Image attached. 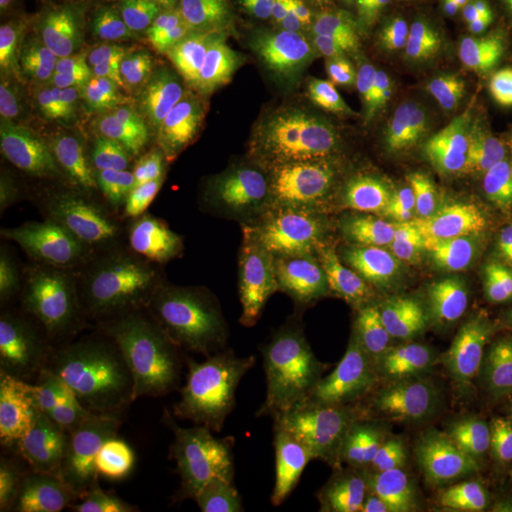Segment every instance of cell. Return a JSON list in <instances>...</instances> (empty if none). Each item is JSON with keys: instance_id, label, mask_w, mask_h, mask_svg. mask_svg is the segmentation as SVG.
Listing matches in <instances>:
<instances>
[{"instance_id": "30", "label": "cell", "mask_w": 512, "mask_h": 512, "mask_svg": "<svg viewBox=\"0 0 512 512\" xmlns=\"http://www.w3.org/2000/svg\"><path fill=\"white\" fill-rule=\"evenodd\" d=\"M40 397V380L29 359L12 344L0 353V425H10Z\"/></svg>"}, {"instance_id": "25", "label": "cell", "mask_w": 512, "mask_h": 512, "mask_svg": "<svg viewBox=\"0 0 512 512\" xmlns=\"http://www.w3.org/2000/svg\"><path fill=\"white\" fill-rule=\"evenodd\" d=\"M370 42L366 38L361 23L355 16L351 18L325 19L319 29L311 35L304 50L296 55L293 69L296 80H304L313 73L327 69L330 65L357 54Z\"/></svg>"}, {"instance_id": "1", "label": "cell", "mask_w": 512, "mask_h": 512, "mask_svg": "<svg viewBox=\"0 0 512 512\" xmlns=\"http://www.w3.org/2000/svg\"><path fill=\"white\" fill-rule=\"evenodd\" d=\"M95 439L128 452L188 503L238 492L245 456L215 416L150 376L92 384L73 403Z\"/></svg>"}, {"instance_id": "32", "label": "cell", "mask_w": 512, "mask_h": 512, "mask_svg": "<svg viewBox=\"0 0 512 512\" xmlns=\"http://www.w3.org/2000/svg\"><path fill=\"white\" fill-rule=\"evenodd\" d=\"M245 118H230L217 126L200 128L190 133H184L183 143L186 152L192 154H209L222 162L232 165L239 175L253 177L249 164L243 156V150L239 145V131Z\"/></svg>"}, {"instance_id": "27", "label": "cell", "mask_w": 512, "mask_h": 512, "mask_svg": "<svg viewBox=\"0 0 512 512\" xmlns=\"http://www.w3.org/2000/svg\"><path fill=\"white\" fill-rule=\"evenodd\" d=\"M162 190L171 209L184 222H209L228 217V213L211 198L186 150L181 160L162 177Z\"/></svg>"}, {"instance_id": "2", "label": "cell", "mask_w": 512, "mask_h": 512, "mask_svg": "<svg viewBox=\"0 0 512 512\" xmlns=\"http://www.w3.org/2000/svg\"><path fill=\"white\" fill-rule=\"evenodd\" d=\"M183 2L129 0L90 6L71 29V69L118 116L154 107L169 76Z\"/></svg>"}, {"instance_id": "37", "label": "cell", "mask_w": 512, "mask_h": 512, "mask_svg": "<svg viewBox=\"0 0 512 512\" xmlns=\"http://www.w3.org/2000/svg\"><path fill=\"white\" fill-rule=\"evenodd\" d=\"M319 10L325 19L351 18L357 0H302Z\"/></svg>"}, {"instance_id": "13", "label": "cell", "mask_w": 512, "mask_h": 512, "mask_svg": "<svg viewBox=\"0 0 512 512\" xmlns=\"http://www.w3.org/2000/svg\"><path fill=\"white\" fill-rule=\"evenodd\" d=\"M118 114L90 90L74 69L52 74L38 110L42 152L73 165L101 162L110 145Z\"/></svg>"}, {"instance_id": "35", "label": "cell", "mask_w": 512, "mask_h": 512, "mask_svg": "<svg viewBox=\"0 0 512 512\" xmlns=\"http://www.w3.org/2000/svg\"><path fill=\"white\" fill-rule=\"evenodd\" d=\"M480 512H512V482L488 463V484Z\"/></svg>"}, {"instance_id": "22", "label": "cell", "mask_w": 512, "mask_h": 512, "mask_svg": "<svg viewBox=\"0 0 512 512\" xmlns=\"http://www.w3.org/2000/svg\"><path fill=\"white\" fill-rule=\"evenodd\" d=\"M329 319L319 296L281 313L266 340L270 372L329 353Z\"/></svg>"}, {"instance_id": "18", "label": "cell", "mask_w": 512, "mask_h": 512, "mask_svg": "<svg viewBox=\"0 0 512 512\" xmlns=\"http://www.w3.org/2000/svg\"><path fill=\"white\" fill-rule=\"evenodd\" d=\"M262 313L249 294L219 275L200 270L188 281L183 327L192 342L255 340Z\"/></svg>"}, {"instance_id": "19", "label": "cell", "mask_w": 512, "mask_h": 512, "mask_svg": "<svg viewBox=\"0 0 512 512\" xmlns=\"http://www.w3.org/2000/svg\"><path fill=\"white\" fill-rule=\"evenodd\" d=\"M232 10L251 48L274 69L291 65L325 21L302 0H234Z\"/></svg>"}, {"instance_id": "34", "label": "cell", "mask_w": 512, "mask_h": 512, "mask_svg": "<svg viewBox=\"0 0 512 512\" xmlns=\"http://www.w3.org/2000/svg\"><path fill=\"white\" fill-rule=\"evenodd\" d=\"M44 0H0V27L4 35H21L48 27L42 21Z\"/></svg>"}, {"instance_id": "10", "label": "cell", "mask_w": 512, "mask_h": 512, "mask_svg": "<svg viewBox=\"0 0 512 512\" xmlns=\"http://www.w3.org/2000/svg\"><path fill=\"white\" fill-rule=\"evenodd\" d=\"M439 67L423 84L404 131L391 177L406 188H421L461 162L482 131V110L463 99Z\"/></svg>"}, {"instance_id": "23", "label": "cell", "mask_w": 512, "mask_h": 512, "mask_svg": "<svg viewBox=\"0 0 512 512\" xmlns=\"http://www.w3.org/2000/svg\"><path fill=\"white\" fill-rule=\"evenodd\" d=\"M44 224V207L35 177L12 158L0 167V232L2 238L25 241Z\"/></svg>"}, {"instance_id": "17", "label": "cell", "mask_w": 512, "mask_h": 512, "mask_svg": "<svg viewBox=\"0 0 512 512\" xmlns=\"http://www.w3.org/2000/svg\"><path fill=\"white\" fill-rule=\"evenodd\" d=\"M192 363L220 418L247 416L256 391L270 372V355L255 340L192 342Z\"/></svg>"}, {"instance_id": "26", "label": "cell", "mask_w": 512, "mask_h": 512, "mask_svg": "<svg viewBox=\"0 0 512 512\" xmlns=\"http://www.w3.org/2000/svg\"><path fill=\"white\" fill-rule=\"evenodd\" d=\"M262 103L255 93L241 92L234 88H213L188 95L175 109V124L184 133L200 128L217 126L230 118H245Z\"/></svg>"}, {"instance_id": "41", "label": "cell", "mask_w": 512, "mask_h": 512, "mask_svg": "<svg viewBox=\"0 0 512 512\" xmlns=\"http://www.w3.org/2000/svg\"><path fill=\"white\" fill-rule=\"evenodd\" d=\"M0 512H23V509L19 507L14 495L4 492L2 499H0Z\"/></svg>"}, {"instance_id": "6", "label": "cell", "mask_w": 512, "mask_h": 512, "mask_svg": "<svg viewBox=\"0 0 512 512\" xmlns=\"http://www.w3.org/2000/svg\"><path fill=\"white\" fill-rule=\"evenodd\" d=\"M408 228L401 198L382 190H368L340 220L313 260V287L332 319H348L384 285L403 255Z\"/></svg>"}, {"instance_id": "31", "label": "cell", "mask_w": 512, "mask_h": 512, "mask_svg": "<svg viewBox=\"0 0 512 512\" xmlns=\"http://www.w3.org/2000/svg\"><path fill=\"white\" fill-rule=\"evenodd\" d=\"M160 181L162 177H156V175H133V177L114 175L116 196L128 222L133 243L145 238L150 230L154 211H156V200L160 194Z\"/></svg>"}, {"instance_id": "11", "label": "cell", "mask_w": 512, "mask_h": 512, "mask_svg": "<svg viewBox=\"0 0 512 512\" xmlns=\"http://www.w3.org/2000/svg\"><path fill=\"white\" fill-rule=\"evenodd\" d=\"M442 65L382 61L332 109L353 143L385 173H393L414 101Z\"/></svg>"}, {"instance_id": "12", "label": "cell", "mask_w": 512, "mask_h": 512, "mask_svg": "<svg viewBox=\"0 0 512 512\" xmlns=\"http://www.w3.org/2000/svg\"><path fill=\"white\" fill-rule=\"evenodd\" d=\"M353 16L384 61L448 65L463 44L456 0H357Z\"/></svg>"}, {"instance_id": "4", "label": "cell", "mask_w": 512, "mask_h": 512, "mask_svg": "<svg viewBox=\"0 0 512 512\" xmlns=\"http://www.w3.org/2000/svg\"><path fill=\"white\" fill-rule=\"evenodd\" d=\"M2 473L35 488L57 512H188L139 461L107 440L59 442L29 456H6Z\"/></svg>"}, {"instance_id": "7", "label": "cell", "mask_w": 512, "mask_h": 512, "mask_svg": "<svg viewBox=\"0 0 512 512\" xmlns=\"http://www.w3.org/2000/svg\"><path fill=\"white\" fill-rule=\"evenodd\" d=\"M368 194L365 169L353 148L334 135L306 141L277 188L283 232L313 262L340 220Z\"/></svg>"}, {"instance_id": "29", "label": "cell", "mask_w": 512, "mask_h": 512, "mask_svg": "<svg viewBox=\"0 0 512 512\" xmlns=\"http://www.w3.org/2000/svg\"><path fill=\"white\" fill-rule=\"evenodd\" d=\"M382 55L376 52L372 44H368L357 54L330 65L300 80V86L311 99L321 107H334L346 93L351 92L363 78L372 73L380 63Z\"/></svg>"}, {"instance_id": "8", "label": "cell", "mask_w": 512, "mask_h": 512, "mask_svg": "<svg viewBox=\"0 0 512 512\" xmlns=\"http://www.w3.org/2000/svg\"><path fill=\"white\" fill-rule=\"evenodd\" d=\"M253 467L258 497L277 512H357L365 503L363 475L300 427L262 439Z\"/></svg>"}, {"instance_id": "36", "label": "cell", "mask_w": 512, "mask_h": 512, "mask_svg": "<svg viewBox=\"0 0 512 512\" xmlns=\"http://www.w3.org/2000/svg\"><path fill=\"white\" fill-rule=\"evenodd\" d=\"M188 512H277L270 505H266L260 497H241L238 494L226 495L217 501L203 503L200 511L190 509Z\"/></svg>"}, {"instance_id": "38", "label": "cell", "mask_w": 512, "mask_h": 512, "mask_svg": "<svg viewBox=\"0 0 512 512\" xmlns=\"http://www.w3.org/2000/svg\"><path fill=\"white\" fill-rule=\"evenodd\" d=\"M482 4L499 27L512 33V0H482Z\"/></svg>"}, {"instance_id": "43", "label": "cell", "mask_w": 512, "mask_h": 512, "mask_svg": "<svg viewBox=\"0 0 512 512\" xmlns=\"http://www.w3.org/2000/svg\"><path fill=\"white\" fill-rule=\"evenodd\" d=\"M90 6H95V4H101V2H109V0H86Z\"/></svg>"}, {"instance_id": "15", "label": "cell", "mask_w": 512, "mask_h": 512, "mask_svg": "<svg viewBox=\"0 0 512 512\" xmlns=\"http://www.w3.org/2000/svg\"><path fill=\"white\" fill-rule=\"evenodd\" d=\"M71 33V31H69ZM69 33L52 27L21 33L0 54V135L4 147L42 152L38 110L54 59L65 54Z\"/></svg>"}, {"instance_id": "5", "label": "cell", "mask_w": 512, "mask_h": 512, "mask_svg": "<svg viewBox=\"0 0 512 512\" xmlns=\"http://www.w3.org/2000/svg\"><path fill=\"white\" fill-rule=\"evenodd\" d=\"M408 404L431 421L473 431L512 429V338L478 334L423 359Z\"/></svg>"}, {"instance_id": "3", "label": "cell", "mask_w": 512, "mask_h": 512, "mask_svg": "<svg viewBox=\"0 0 512 512\" xmlns=\"http://www.w3.org/2000/svg\"><path fill=\"white\" fill-rule=\"evenodd\" d=\"M0 298L8 315L50 348L93 357L126 349L97 285L25 241L2 238Z\"/></svg>"}, {"instance_id": "44", "label": "cell", "mask_w": 512, "mask_h": 512, "mask_svg": "<svg viewBox=\"0 0 512 512\" xmlns=\"http://www.w3.org/2000/svg\"><path fill=\"white\" fill-rule=\"evenodd\" d=\"M167 2H188V0H167Z\"/></svg>"}, {"instance_id": "9", "label": "cell", "mask_w": 512, "mask_h": 512, "mask_svg": "<svg viewBox=\"0 0 512 512\" xmlns=\"http://www.w3.org/2000/svg\"><path fill=\"white\" fill-rule=\"evenodd\" d=\"M97 291L126 349L145 374L184 391L198 382L192 363V342L175 319L169 296L156 275L137 268L110 272Z\"/></svg>"}, {"instance_id": "21", "label": "cell", "mask_w": 512, "mask_h": 512, "mask_svg": "<svg viewBox=\"0 0 512 512\" xmlns=\"http://www.w3.org/2000/svg\"><path fill=\"white\" fill-rule=\"evenodd\" d=\"M329 365V353L268 372L245 416V431L268 439L291 427Z\"/></svg>"}, {"instance_id": "28", "label": "cell", "mask_w": 512, "mask_h": 512, "mask_svg": "<svg viewBox=\"0 0 512 512\" xmlns=\"http://www.w3.org/2000/svg\"><path fill=\"white\" fill-rule=\"evenodd\" d=\"M184 154L183 135H171L164 139L148 141L131 147H109L99 164L105 171L133 177V175H156L164 177L165 173L181 160Z\"/></svg>"}, {"instance_id": "39", "label": "cell", "mask_w": 512, "mask_h": 512, "mask_svg": "<svg viewBox=\"0 0 512 512\" xmlns=\"http://www.w3.org/2000/svg\"><path fill=\"white\" fill-rule=\"evenodd\" d=\"M488 463L494 465L495 469H497L501 475L507 476L512 482V450H509V452H494V454H490Z\"/></svg>"}, {"instance_id": "40", "label": "cell", "mask_w": 512, "mask_h": 512, "mask_svg": "<svg viewBox=\"0 0 512 512\" xmlns=\"http://www.w3.org/2000/svg\"><path fill=\"white\" fill-rule=\"evenodd\" d=\"M499 92H501L503 99L507 101V105L512 109V67H509L507 73L503 74V78L499 82Z\"/></svg>"}, {"instance_id": "20", "label": "cell", "mask_w": 512, "mask_h": 512, "mask_svg": "<svg viewBox=\"0 0 512 512\" xmlns=\"http://www.w3.org/2000/svg\"><path fill=\"white\" fill-rule=\"evenodd\" d=\"M239 145L253 177L285 173L306 145V116L291 101H262L245 116Z\"/></svg>"}, {"instance_id": "42", "label": "cell", "mask_w": 512, "mask_h": 512, "mask_svg": "<svg viewBox=\"0 0 512 512\" xmlns=\"http://www.w3.org/2000/svg\"><path fill=\"white\" fill-rule=\"evenodd\" d=\"M503 302L507 306V310L512 313V260L509 270H507V277H505V283H503Z\"/></svg>"}, {"instance_id": "33", "label": "cell", "mask_w": 512, "mask_h": 512, "mask_svg": "<svg viewBox=\"0 0 512 512\" xmlns=\"http://www.w3.org/2000/svg\"><path fill=\"white\" fill-rule=\"evenodd\" d=\"M181 133L175 124L173 105H154L150 109L139 110L133 114L118 116L109 147H131L148 141L164 139Z\"/></svg>"}, {"instance_id": "24", "label": "cell", "mask_w": 512, "mask_h": 512, "mask_svg": "<svg viewBox=\"0 0 512 512\" xmlns=\"http://www.w3.org/2000/svg\"><path fill=\"white\" fill-rule=\"evenodd\" d=\"M73 207L76 219L92 238L133 243L116 196L114 175L109 171L84 177L74 184Z\"/></svg>"}, {"instance_id": "16", "label": "cell", "mask_w": 512, "mask_h": 512, "mask_svg": "<svg viewBox=\"0 0 512 512\" xmlns=\"http://www.w3.org/2000/svg\"><path fill=\"white\" fill-rule=\"evenodd\" d=\"M179 54L184 69L192 76L217 82H247L268 78L274 67L266 65L239 27L232 4H207L181 16Z\"/></svg>"}, {"instance_id": "14", "label": "cell", "mask_w": 512, "mask_h": 512, "mask_svg": "<svg viewBox=\"0 0 512 512\" xmlns=\"http://www.w3.org/2000/svg\"><path fill=\"white\" fill-rule=\"evenodd\" d=\"M202 272L232 281L262 311H277L298 281L294 245L238 238L226 224L202 232L192 243Z\"/></svg>"}]
</instances>
